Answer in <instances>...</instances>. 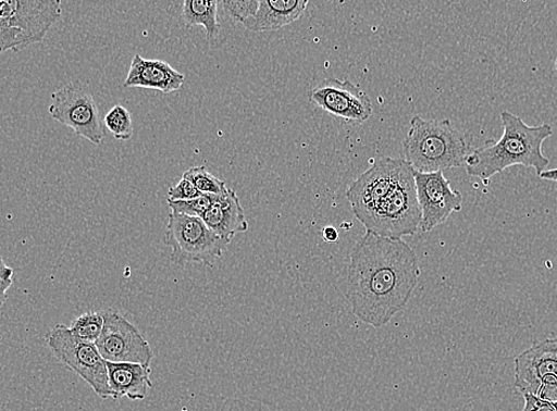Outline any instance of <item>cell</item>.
<instances>
[{
    "label": "cell",
    "mask_w": 557,
    "mask_h": 411,
    "mask_svg": "<svg viewBox=\"0 0 557 411\" xmlns=\"http://www.w3.org/2000/svg\"><path fill=\"white\" fill-rule=\"evenodd\" d=\"M108 369L113 398L126 397L132 401H141L152 388L150 365L108 362Z\"/></svg>",
    "instance_id": "17"
},
{
    "label": "cell",
    "mask_w": 557,
    "mask_h": 411,
    "mask_svg": "<svg viewBox=\"0 0 557 411\" xmlns=\"http://www.w3.org/2000/svg\"><path fill=\"white\" fill-rule=\"evenodd\" d=\"M2 267H0V285H2V304L7 300V291L11 288L12 284H14V269L8 266L5 262L2 260L0 263Z\"/></svg>",
    "instance_id": "26"
},
{
    "label": "cell",
    "mask_w": 557,
    "mask_h": 411,
    "mask_svg": "<svg viewBox=\"0 0 557 411\" xmlns=\"http://www.w3.org/2000/svg\"><path fill=\"white\" fill-rule=\"evenodd\" d=\"M555 404H556V409H557V403H555Z\"/></svg>",
    "instance_id": "30"
},
{
    "label": "cell",
    "mask_w": 557,
    "mask_h": 411,
    "mask_svg": "<svg viewBox=\"0 0 557 411\" xmlns=\"http://www.w3.org/2000/svg\"><path fill=\"white\" fill-rule=\"evenodd\" d=\"M48 109L50 117L72 128L75 135L96 146L103 139V126L100 110L90 89L77 80L64 85L51 95Z\"/></svg>",
    "instance_id": "8"
},
{
    "label": "cell",
    "mask_w": 557,
    "mask_h": 411,
    "mask_svg": "<svg viewBox=\"0 0 557 411\" xmlns=\"http://www.w3.org/2000/svg\"><path fill=\"white\" fill-rule=\"evenodd\" d=\"M202 196V192L194 186L189 179L181 178V182L168 190V200H191Z\"/></svg>",
    "instance_id": "24"
},
{
    "label": "cell",
    "mask_w": 557,
    "mask_h": 411,
    "mask_svg": "<svg viewBox=\"0 0 557 411\" xmlns=\"http://www.w3.org/2000/svg\"><path fill=\"white\" fill-rule=\"evenodd\" d=\"M322 237L329 242H335L339 239L338 229L333 226H327L322 229Z\"/></svg>",
    "instance_id": "27"
},
{
    "label": "cell",
    "mask_w": 557,
    "mask_h": 411,
    "mask_svg": "<svg viewBox=\"0 0 557 411\" xmlns=\"http://www.w3.org/2000/svg\"><path fill=\"white\" fill-rule=\"evenodd\" d=\"M163 242L172 248L171 261L176 265H212L228 246L206 225L202 217L174 212L168 217Z\"/></svg>",
    "instance_id": "6"
},
{
    "label": "cell",
    "mask_w": 557,
    "mask_h": 411,
    "mask_svg": "<svg viewBox=\"0 0 557 411\" xmlns=\"http://www.w3.org/2000/svg\"><path fill=\"white\" fill-rule=\"evenodd\" d=\"M515 388L557 403V338L537 342L515 359Z\"/></svg>",
    "instance_id": "9"
},
{
    "label": "cell",
    "mask_w": 557,
    "mask_h": 411,
    "mask_svg": "<svg viewBox=\"0 0 557 411\" xmlns=\"http://www.w3.org/2000/svg\"><path fill=\"white\" fill-rule=\"evenodd\" d=\"M418 199L422 212L420 231L432 233L445 224L448 217L462 210L463 198L459 190L451 188L444 172L420 173L413 171Z\"/></svg>",
    "instance_id": "12"
},
{
    "label": "cell",
    "mask_w": 557,
    "mask_h": 411,
    "mask_svg": "<svg viewBox=\"0 0 557 411\" xmlns=\"http://www.w3.org/2000/svg\"><path fill=\"white\" fill-rule=\"evenodd\" d=\"M226 14L235 22L243 24L255 17L259 0H222Z\"/></svg>",
    "instance_id": "23"
},
{
    "label": "cell",
    "mask_w": 557,
    "mask_h": 411,
    "mask_svg": "<svg viewBox=\"0 0 557 411\" xmlns=\"http://www.w3.org/2000/svg\"><path fill=\"white\" fill-rule=\"evenodd\" d=\"M555 70L557 71V58L555 60Z\"/></svg>",
    "instance_id": "29"
},
{
    "label": "cell",
    "mask_w": 557,
    "mask_h": 411,
    "mask_svg": "<svg viewBox=\"0 0 557 411\" xmlns=\"http://www.w3.org/2000/svg\"><path fill=\"white\" fill-rule=\"evenodd\" d=\"M524 397V409L523 411H557L556 404L534 394H523Z\"/></svg>",
    "instance_id": "25"
},
{
    "label": "cell",
    "mask_w": 557,
    "mask_h": 411,
    "mask_svg": "<svg viewBox=\"0 0 557 411\" xmlns=\"http://www.w3.org/2000/svg\"><path fill=\"white\" fill-rule=\"evenodd\" d=\"M46 341L58 361L83 378L99 397H112L108 362L96 344L76 338L71 327L64 325L51 328Z\"/></svg>",
    "instance_id": "7"
},
{
    "label": "cell",
    "mask_w": 557,
    "mask_h": 411,
    "mask_svg": "<svg viewBox=\"0 0 557 411\" xmlns=\"http://www.w3.org/2000/svg\"><path fill=\"white\" fill-rule=\"evenodd\" d=\"M404 151L413 171L445 172L465 165L471 153V140L449 120H424L414 115L404 140Z\"/></svg>",
    "instance_id": "3"
},
{
    "label": "cell",
    "mask_w": 557,
    "mask_h": 411,
    "mask_svg": "<svg viewBox=\"0 0 557 411\" xmlns=\"http://www.w3.org/2000/svg\"><path fill=\"white\" fill-rule=\"evenodd\" d=\"M308 99L313 105L347 123H366L373 113L369 95L349 80H323L310 89Z\"/></svg>",
    "instance_id": "11"
},
{
    "label": "cell",
    "mask_w": 557,
    "mask_h": 411,
    "mask_svg": "<svg viewBox=\"0 0 557 411\" xmlns=\"http://www.w3.org/2000/svg\"><path fill=\"white\" fill-rule=\"evenodd\" d=\"M540 178L547 179V182L557 183V169L544 172Z\"/></svg>",
    "instance_id": "28"
},
{
    "label": "cell",
    "mask_w": 557,
    "mask_h": 411,
    "mask_svg": "<svg viewBox=\"0 0 557 411\" xmlns=\"http://www.w3.org/2000/svg\"><path fill=\"white\" fill-rule=\"evenodd\" d=\"M183 177L189 179L202 195L219 196L227 189L226 184L207 171L206 166H193Z\"/></svg>",
    "instance_id": "21"
},
{
    "label": "cell",
    "mask_w": 557,
    "mask_h": 411,
    "mask_svg": "<svg viewBox=\"0 0 557 411\" xmlns=\"http://www.w3.org/2000/svg\"><path fill=\"white\" fill-rule=\"evenodd\" d=\"M186 76L176 71L171 63L162 60H149L136 54L129 66L125 88H147L165 95L177 92L184 86Z\"/></svg>",
    "instance_id": "14"
},
{
    "label": "cell",
    "mask_w": 557,
    "mask_h": 411,
    "mask_svg": "<svg viewBox=\"0 0 557 411\" xmlns=\"http://www.w3.org/2000/svg\"><path fill=\"white\" fill-rule=\"evenodd\" d=\"M352 212L367 233L373 235L401 239L419 233L422 212L412 166H408L384 199L355 208Z\"/></svg>",
    "instance_id": "4"
},
{
    "label": "cell",
    "mask_w": 557,
    "mask_h": 411,
    "mask_svg": "<svg viewBox=\"0 0 557 411\" xmlns=\"http://www.w3.org/2000/svg\"><path fill=\"white\" fill-rule=\"evenodd\" d=\"M310 0H259L257 14L243 23L253 33L276 32L299 20Z\"/></svg>",
    "instance_id": "16"
},
{
    "label": "cell",
    "mask_w": 557,
    "mask_h": 411,
    "mask_svg": "<svg viewBox=\"0 0 557 411\" xmlns=\"http://www.w3.org/2000/svg\"><path fill=\"white\" fill-rule=\"evenodd\" d=\"M106 325L97 348L107 362L150 365L153 352L150 344L136 326L119 311L103 312Z\"/></svg>",
    "instance_id": "10"
},
{
    "label": "cell",
    "mask_w": 557,
    "mask_h": 411,
    "mask_svg": "<svg viewBox=\"0 0 557 411\" xmlns=\"http://www.w3.org/2000/svg\"><path fill=\"white\" fill-rule=\"evenodd\" d=\"M106 319L102 313L88 312L77 316L71 326L76 338L86 342L97 344L99 340Z\"/></svg>",
    "instance_id": "19"
},
{
    "label": "cell",
    "mask_w": 557,
    "mask_h": 411,
    "mask_svg": "<svg viewBox=\"0 0 557 411\" xmlns=\"http://www.w3.org/2000/svg\"><path fill=\"white\" fill-rule=\"evenodd\" d=\"M219 0H184L183 17L188 28L202 27L209 42L220 35Z\"/></svg>",
    "instance_id": "18"
},
{
    "label": "cell",
    "mask_w": 557,
    "mask_h": 411,
    "mask_svg": "<svg viewBox=\"0 0 557 411\" xmlns=\"http://www.w3.org/2000/svg\"><path fill=\"white\" fill-rule=\"evenodd\" d=\"M213 233L228 244L249 229L248 220L237 192L227 187L223 195L214 196L211 209L202 216Z\"/></svg>",
    "instance_id": "15"
},
{
    "label": "cell",
    "mask_w": 557,
    "mask_h": 411,
    "mask_svg": "<svg viewBox=\"0 0 557 411\" xmlns=\"http://www.w3.org/2000/svg\"><path fill=\"white\" fill-rule=\"evenodd\" d=\"M500 121L503 136L498 142L472 151L465 162L466 173L481 178L486 186L492 177L513 165L534 169L540 177L550 163L542 146L544 140L553 136L552 126H529L509 111L500 113Z\"/></svg>",
    "instance_id": "2"
},
{
    "label": "cell",
    "mask_w": 557,
    "mask_h": 411,
    "mask_svg": "<svg viewBox=\"0 0 557 411\" xmlns=\"http://www.w3.org/2000/svg\"><path fill=\"white\" fill-rule=\"evenodd\" d=\"M61 16V0H0V51L41 43Z\"/></svg>",
    "instance_id": "5"
},
{
    "label": "cell",
    "mask_w": 557,
    "mask_h": 411,
    "mask_svg": "<svg viewBox=\"0 0 557 411\" xmlns=\"http://www.w3.org/2000/svg\"><path fill=\"white\" fill-rule=\"evenodd\" d=\"M103 124L115 139L128 140L134 135L132 113L121 105H115L109 111Z\"/></svg>",
    "instance_id": "20"
},
{
    "label": "cell",
    "mask_w": 557,
    "mask_h": 411,
    "mask_svg": "<svg viewBox=\"0 0 557 411\" xmlns=\"http://www.w3.org/2000/svg\"><path fill=\"white\" fill-rule=\"evenodd\" d=\"M420 277L419 257L407 241L367 233L349 257L345 297L361 323L382 328L405 310Z\"/></svg>",
    "instance_id": "1"
},
{
    "label": "cell",
    "mask_w": 557,
    "mask_h": 411,
    "mask_svg": "<svg viewBox=\"0 0 557 411\" xmlns=\"http://www.w3.org/2000/svg\"><path fill=\"white\" fill-rule=\"evenodd\" d=\"M409 165L406 160L393 158L375 160L346 190V198L351 208H360L384 199L396 187Z\"/></svg>",
    "instance_id": "13"
},
{
    "label": "cell",
    "mask_w": 557,
    "mask_h": 411,
    "mask_svg": "<svg viewBox=\"0 0 557 411\" xmlns=\"http://www.w3.org/2000/svg\"><path fill=\"white\" fill-rule=\"evenodd\" d=\"M213 199V195H202L191 200H168V204L174 213L202 217L211 209Z\"/></svg>",
    "instance_id": "22"
}]
</instances>
